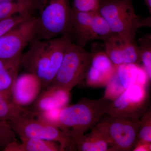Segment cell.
I'll return each mask as SVG.
<instances>
[{"instance_id":"1","label":"cell","mask_w":151,"mask_h":151,"mask_svg":"<svg viewBox=\"0 0 151 151\" xmlns=\"http://www.w3.org/2000/svg\"><path fill=\"white\" fill-rule=\"evenodd\" d=\"M73 39L66 34L49 40L35 39L27 51L22 55L20 65L27 73H32L46 89L53 81L62 63L65 51Z\"/></svg>"},{"instance_id":"2","label":"cell","mask_w":151,"mask_h":151,"mask_svg":"<svg viewBox=\"0 0 151 151\" xmlns=\"http://www.w3.org/2000/svg\"><path fill=\"white\" fill-rule=\"evenodd\" d=\"M112 102L104 97L98 99L82 98L76 104L67 105L60 111L58 127L71 138L69 151H75L76 142L92 129L106 114Z\"/></svg>"},{"instance_id":"3","label":"cell","mask_w":151,"mask_h":151,"mask_svg":"<svg viewBox=\"0 0 151 151\" xmlns=\"http://www.w3.org/2000/svg\"><path fill=\"white\" fill-rule=\"evenodd\" d=\"M98 11L114 34L128 40H136V33L141 28H151V17L137 15L132 0H100Z\"/></svg>"},{"instance_id":"4","label":"cell","mask_w":151,"mask_h":151,"mask_svg":"<svg viewBox=\"0 0 151 151\" xmlns=\"http://www.w3.org/2000/svg\"><path fill=\"white\" fill-rule=\"evenodd\" d=\"M38 35L44 40L69 34L71 8L69 0H37Z\"/></svg>"},{"instance_id":"5","label":"cell","mask_w":151,"mask_h":151,"mask_svg":"<svg viewBox=\"0 0 151 151\" xmlns=\"http://www.w3.org/2000/svg\"><path fill=\"white\" fill-rule=\"evenodd\" d=\"M92 58L91 52L72 42L68 46L62 63L50 85L71 91L85 80Z\"/></svg>"},{"instance_id":"6","label":"cell","mask_w":151,"mask_h":151,"mask_svg":"<svg viewBox=\"0 0 151 151\" xmlns=\"http://www.w3.org/2000/svg\"><path fill=\"white\" fill-rule=\"evenodd\" d=\"M140 125V119L129 120L108 115L94 127L108 141L111 151H133L137 143Z\"/></svg>"},{"instance_id":"7","label":"cell","mask_w":151,"mask_h":151,"mask_svg":"<svg viewBox=\"0 0 151 151\" xmlns=\"http://www.w3.org/2000/svg\"><path fill=\"white\" fill-rule=\"evenodd\" d=\"M69 34L73 36L76 43L84 47L92 41L99 40L104 42L114 34L98 11L79 12L71 8Z\"/></svg>"},{"instance_id":"8","label":"cell","mask_w":151,"mask_h":151,"mask_svg":"<svg viewBox=\"0 0 151 151\" xmlns=\"http://www.w3.org/2000/svg\"><path fill=\"white\" fill-rule=\"evenodd\" d=\"M8 123L19 137L54 141L60 145L62 151L70 150L71 140L69 135L36 118V112L29 116L17 117Z\"/></svg>"},{"instance_id":"9","label":"cell","mask_w":151,"mask_h":151,"mask_svg":"<svg viewBox=\"0 0 151 151\" xmlns=\"http://www.w3.org/2000/svg\"><path fill=\"white\" fill-rule=\"evenodd\" d=\"M37 17L30 16L0 37V59H19L24 49L38 35Z\"/></svg>"},{"instance_id":"10","label":"cell","mask_w":151,"mask_h":151,"mask_svg":"<svg viewBox=\"0 0 151 151\" xmlns=\"http://www.w3.org/2000/svg\"><path fill=\"white\" fill-rule=\"evenodd\" d=\"M149 103L146 86L134 84L112 101L106 114L129 120H139Z\"/></svg>"},{"instance_id":"11","label":"cell","mask_w":151,"mask_h":151,"mask_svg":"<svg viewBox=\"0 0 151 151\" xmlns=\"http://www.w3.org/2000/svg\"><path fill=\"white\" fill-rule=\"evenodd\" d=\"M149 79L142 65L129 63L116 65V71L106 85L103 97L113 101L132 85L146 86Z\"/></svg>"},{"instance_id":"12","label":"cell","mask_w":151,"mask_h":151,"mask_svg":"<svg viewBox=\"0 0 151 151\" xmlns=\"http://www.w3.org/2000/svg\"><path fill=\"white\" fill-rule=\"evenodd\" d=\"M104 50L115 65L140 64L137 42L113 34L104 42Z\"/></svg>"},{"instance_id":"13","label":"cell","mask_w":151,"mask_h":151,"mask_svg":"<svg viewBox=\"0 0 151 151\" xmlns=\"http://www.w3.org/2000/svg\"><path fill=\"white\" fill-rule=\"evenodd\" d=\"M91 52L92 60L85 79L86 85L94 88L106 86L116 71V65L104 49Z\"/></svg>"},{"instance_id":"14","label":"cell","mask_w":151,"mask_h":151,"mask_svg":"<svg viewBox=\"0 0 151 151\" xmlns=\"http://www.w3.org/2000/svg\"><path fill=\"white\" fill-rule=\"evenodd\" d=\"M42 85L40 80L32 73H27L18 76L11 92L12 100L22 107L34 103L40 94Z\"/></svg>"},{"instance_id":"15","label":"cell","mask_w":151,"mask_h":151,"mask_svg":"<svg viewBox=\"0 0 151 151\" xmlns=\"http://www.w3.org/2000/svg\"><path fill=\"white\" fill-rule=\"evenodd\" d=\"M70 91L60 86L49 85L34 102L32 111L36 112L61 109L70 101Z\"/></svg>"},{"instance_id":"16","label":"cell","mask_w":151,"mask_h":151,"mask_svg":"<svg viewBox=\"0 0 151 151\" xmlns=\"http://www.w3.org/2000/svg\"><path fill=\"white\" fill-rule=\"evenodd\" d=\"M21 142L17 139L9 143L4 151H62L59 143L42 139L19 137Z\"/></svg>"},{"instance_id":"17","label":"cell","mask_w":151,"mask_h":151,"mask_svg":"<svg viewBox=\"0 0 151 151\" xmlns=\"http://www.w3.org/2000/svg\"><path fill=\"white\" fill-rule=\"evenodd\" d=\"M20 66V58L0 59V93L12 98V88L18 76Z\"/></svg>"},{"instance_id":"18","label":"cell","mask_w":151,"mask_h":151,"mask_svg":"<svg viewBox=\"0 0 151 151\" xmlns=\"http://www.w3.org/2000/svg\"><path fill=\"white\" fill-rule=\"evenodd\" d=\"M75 151H111L108 141L95 127L89 134H84L77 141Z\"/></svg>"},{"instance_id":"19","label":"cell","mask_w":151,"mask_h":151,"mask_svg":"<svg viewBox=\"0 0 151 151\" xmlns=\"http://www.w3.org/2000/svg\"><path fill=\"white\" fill-rule=\"evenodd\" d=\"M37 1H8L0 3V21L17 15H32Z\"/></svg>"},{"instance_id":"20","label":"cell","mask_w":151,"mask_h":151,"mask_svg":"<svg viewBox=\"0 0 151 151\" xmlns=\"http://www.w3.org/2000/svg\"><path fill=\"white\" fill-rule=\"evenodd\" d=\"M34 111L15 104L11 97L0 93V119L8 122L19 116L32 115Z\"/></svg>"},{"instance_id":"21","label":"cell","mask_w":151,"mask_h":151,"mask_svg":"<svg viewBox=\"0 0 151 151\" xmlns=\"http://www.w3.org/2000/svg\"><path fill=\"white\" fill-rule=\"evenodd\" d=\"M137 42L141 63L151 80V35L143 36Z\"/></svg>"},{"instance_id":"22","label":"cell","mask_w":151,"mask_h":151,"mask_svg":"<svg viewBox=\"0 0 151 151\" xmlns=\"http://www.w3.org/2000/svg\"><path fill=\"white\" fill-rule=\"evenodd\" d=\"M137 144L151 142V103L140 119Z\"/></svg>"},{"instance_id":"23","label":"cell","mask_w":151,"mask_h":151,"mask_svg":"<svg viewBox=\"0 0 151 151\" xmlns=\"http://www.w3.org/2000/svg\"><path fill=\"white\" fill-rule=\"evenodd\" d=\"M14 133L7 122L0 119V150H4L9 143L16 139Z\"/></svg>"},{"instance_id":"24","label":"cell","mask_w":151,"mask_h":151,"mask_svg":"<svg viewBox=\"0 0 151 151\" xmlns=\"http://www.w3.org/2000/svg\"><path fill=\"white\" fill-rule=\"evenodd\" d=\"M32 15H17L0 21V37Z\"/></svg>"},{"instance_id":"25","label":"cell","mask_w":151,"mask_h":151,"mask_svg":"<svg viewBox=\"0 0 151 151\" xmlns=\"http://www.w3.org/2000/svg\"><path fill=\"white\" fill-rule=\"evenodd\" d=\"M61 109H52L42 112H36V118L52 126L58 127V119Z\"/></svg>"},{"instance_id":"26","label":"cell","mask_w":151,"mask_h":151,"mask_svg":"<svg viewBox=\"0 0 151 151\" xmlns=\"http://www.w3.org/2000/svg\"><path fill=\"white\" fill-rule=\"evenodd\" d=\"M100 0H73L72 8L79 12L98 11Z\"/></svg>"},{"instance_id":"27","label":"cell","mask_w":151,"mask_h":151,"mask_svg":"<svg viewBox=\"0 0 151 151\" xmlns=\"http://www.w3.org/2000/svg\"><path fill=\"white\" fill-rule=\"evenodd\" d=\"M149 10L151 17V0H144Z\"/></svg>"},{"instance_id":"28","label":"cell","mask_w":151,"mask_h":151,"mask_svg":"<svg viewBox=\"0 0 151 151\" xmlns=\"http://www.w3.org/2000/svg\"><path fill=\"white\" fill-rule=\"evenodd\" d=\"M8 1H37V0H0V3Z\"/></svg>"},{"instance_id":"29","label":"cell","mask_w":151,"mask_h":151,"mask_svg":"<svg viewBox=\"0 0 151 151\" xmlns=\"http://www.w3.org/2000/svg\"><path fill=\"white\" fill-rule=\"evenodd\" d=\"M148 151H151V142L148 143Z\"/></svg>"}]
</instances>
